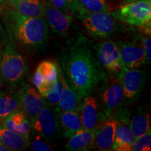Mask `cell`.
Returning a JSON list of instances; mask_svg holds the SVG:
<instances>
[{"label":"cell","mask_w":151,"mask_h":151,"mask_svg":"<svg viewBox=\"0 0 151 151\" xmlns=\"http://www.w3.org/2000/svg\"><path fill=\"white\" fill-rule=\"evenodd\" d=\"M92 50L88 38L78 32L69 41L62 59V73L81 99L91 95L106 73Z\"/></svg>","instance_id":"1"},{"label":"cell","mask_w":151,"mask_h":151,"mask_svg":"<svg viewBox=\"0 0 151 151\" xmlns=\"http://www.w3.org/2000/svg\"><path fill=\"white\" fill-rule=\"evenodd\" d=\"M2 20L6 33L15 41L27 48H41L48 39V25L45 17L24 16L12 8L2 10Z\"/></svg>","instance_id":"2"},{"label":"cell","mask_w":151,"mask_h":151,"mask_svg":"<svg viewBox=\"0 0 151 151\" xmlns=\"http://www.w3.org/2000/svg\"><path fill=\"white\" fill-rule=\"evenodd\" d=\"M28 71V66L18 52L16 41L7 34L6 43L0 57V83L14 88L23 82Z\"/></svg>","instance_id":"3"},{"label":"cell","mask_w":151,"mask_h":151,"mask_svg":"<svg viewBox=\"0 0 151 151\" xmlns=\"http://www.w3.org/2000/svg\"><path fill=\"white\" fill-rule=\"evenodd\" d=\"M99 87L100 104L104 113L106 118L113 117L125 105L121 84L116 76L106 73Z\"/></svg>","instance_id":"4"},{"label":"cell","mask_w":151,"mask_h":151,"mask_svg":"<svg viewBox=\"0 0 151 151\" xmlns=\"http://www.w3.org/2000/svg\"><path fill=\"white\" fill-rule=\"evenodd\" d=\"M111 14L116 20L141 27L151 21V0L124 4Z\"/></svg>","instance_id":"5"},{"label":"cell","mask_w":151,"mask_h":151,"mask_svg":"<svg viewBox=\"0 0 151 151\" xmlns=\"http://www.w3.org/2000/svg\"><path fill=\"white\" fill-rule=\"evenodd\" d=\"M90 37L95 39H107L118 29L116 20L111 13L99 12L85 14L78 18Z\"/></svg>","instance_id":"6"},{"label":"cell","mask_w":151,"mask_h":151,"mask_svg":"<svg viewBox=\"0 0 151 151\" xmlns=\"http://www.w3.org/2000/svg\"><path fill=\"white\" fill-rule=\"evenodd\" d=\"M116 76L123 90L125 105L136 102L140 97L146 83V71L139 69L123 67Z\"/></svg>","instance_id":"7"},{"label":"cell","mask_w":151,"mask_h":151,"mask_svg":"<svg viewBox=\"0 0 151 151\" xmlns=\"http://www.w3.org/2000/svg\"><path fill=\"white\" fill-rule=\"evenodd\" d=\"M98 62L105 72L115 76L122 69L120 51L117 43L112 41H106L92 46Z\"/></svg>","instance_id":"8"},{"label":"cell","mask_w":151,"mask_h":151,"mask_svg":"<svg viewBox=\"0 0 151 151\" xmlns=\"http://www.w3.org/2000/svg\"><path fill=\"white\" fill-rule=\"evenodd\" d=\"M32 129L47 140L53 142L60 132L58 114L46 102L31 124Z\"/></svg>","instance_id":"9"},{"label":"cell","mask_w":151,"mask_h":151,"mask_svg":"<svg viewBox=\"0 0 151 151\" xmlns=\"http://www.w3.org/2000/svg\"><path fill=\"white\" fill-rule=\"evenodd\" d=\"M45 18L48 27L53 32L63 37H69L77 27L73 17L52 6L48 0H43Z\"/></svg>","instance_id":"10"},{"label":"cell","mask_w":151,"mask_h":151,"mask_svg":"<svg viewBox=\"0 0 151 151\" xmlns=\"http://www.w3.org/2000/svg\"><path fill=\"white\" fill-rule=\"evenodd\" d=\"M18 96L20 110L25 113L32 124L46 101L37 88L29 84L23 85L18 92Z\"/></svg>","instance_id":"11"},{"label":"cell","mask_w":151,"mask_h":151,"mask_svg":"<svg viewBox=\"0 0 151 151\" xmlns=\"http://www.w3.org/2000/svg\"><path fill=\"white\" fill-rule=\"evenodd\" d=\"M79 113L83 129L97 131L106 119L101 104L92 95L84 97L81 101Z\"/></svg>","instance_id":"12"},{"label":"cell","mask_w":151,"mask_h":151,"mask_svg":"<svg viewBox=\"0 0 151 151\" xmlns=\"http://www.w3.org/2000/svg\"><path fill=\"white\" fill-rule=\"evenodd\" d=\"M60 69L55 62L45 60L39 64L34 73L32 82L34 86L44 95L59 78Z\"/></svg>","instance_id":"13"},{"label":"cell","mask_w":151,"mask_h":151,"mask_svg":"<svg viewBox=\"0 0 151 151\" xmlns=\"http://www.w3.org/2000/svg\"><path fill=\"white\" fill-rule=\"evenodd\" d=\"M122 67L127 69H140L146 64V58L141 43L119 41L117 43Z\"/></svg>","instance_id":"14"},{"label":"cell","mask_w":151,"mask_h":151,"mask_svg":"<svg viewBox=\"0 0 151 151\" xmlns=\"http://www.w3.org/2000/svg\"><path fill=\"white\" fill-rule=\"evenodd\" d=\"M118 120L109 117L99 126L96 131L94 146L101 151L113 150Z\"/></svg>","instance_id":"15"},{"label":"cell","mask_w":151,"mask_h":151,"mask_svg":"<svg viewBox=\"0 0 151 151\" xmlns=\"http://www.w3.org/2000/svg\"><path fill=\"white\" fill-rule=\"evenodd\" d=\"M59 78L62 83V94L59 103L55 108V111L57 113L67 111L79 112L82 99L68 83L62 70L60 71Z\"/></svg>","instance_id":"16"},{"label":"cell","mask_w":151,"mask_h":151,"mask_svg":"<svg viewBox=\"0 0 151 151\" xmlns=\"http://www.w3.org/2000/svg\"><path fill=\"white\" fill-rule=\"evenodd\" d=\"M57 114L60 128V133L65 139H69L78 131L83 129L78 111H61L58 112Z\"/></svg>","instance_id":"17"},{"label":"cell","mask_w":151,"mask_h":151,"mask_svg":"<svg viewBox=\"0 0 151 151\" xmlns=\"http://www.w3.org/2000/svg\"><path fill=\"white\" fill-rule=\"evenodd\" d=\"M111 13V9L106 0H73L70 13L78 18L92 13Z\"/></svg>","instance_id":"18"},{"label":"cell","mask_w":151,"mask_h":151,"mask_svg":"<svg viewBox=\"0 0 151 151\" xmlns=\"http://www.w3.org/2000/svg\"><path fill=\"white\" fill-rule=\"evenodd\" d=\"M1 127L18 133L26 139H29L32 129L29 119L22 110L17 111L4 118L1 120Z\"/></svg>","instance_id":"19"},{"label":"cell","mask_w":151,"mask_h":151,"mask_svg":"<svg viewBox=\"0 0 151 151\" xmlns=\"http://www.w3.org/2000/svg\"><path fill=\"white\" fill-rule=\"evenodd\" d=\"M96 131L83 129L68 139L65 148L69 151H88L95 148Z\"/></svg>","instance_id":"20"},{"label":"cell","mask_w":151,"mask_h":151,"mask_svg":"<svg viewBox=\"0 0 151 151\" xmlns=\"http://www.w3.org/2000/svg\"><path fill=\"white\" fill-rule=\"evenodd\" d=\"M11 8L29 17H45L43 0H5Z\"/></svg>","instance_id":"21"},{"label":"cell","mask_w":151,"mask_h":151,"mask_svg":"<svg viewBox=\"0 0 151 151\" xmlns=\"http://www.w3.org/2000/svg\"><path fill=\"white\" fill-rule=\"evenodd\" d=\"M135 139L129 124L118 121L113 150L131 151V147Z\"/></svg>","instance_id":"22"},{"label":"cell","mask_w":151,"mask_h":151,"mask_svg":"<svg viewBox=\"0 0 151 151\" xmlns=\"http://www.w3.org/2000/svg\"><path fill=\"white\" fill-rule=\"evenodd\" d=\"M129 126L136 138L142 137L150 129V116L141 108H137L129 118Z\"/></svg>","instance_id":"23"},{"label":"cell","mask_w":151,"mask_h":151,"mask_svg":"<svg viewBox=\"0 0 151 151\" xmlns=\"http://www.w3.org/2000/svg\"><path fill=\"white\" fill-rule=\"evenodd\" d=\"M20 110L18 92L0 88V120L11 113Z\"/></svg>","instance_id":"24"},{"label":"cell","mask_w":151,"mask_h":151,"mask_svg":"<svg viewBox=\"0 0 151 151\" xmlns=\"http://www.w3.org/2000/svg\"><path fill=\"white\" fill-rule=\"evenodd\" d=\"M0 141L9 150H24L29 146V139L2 127L0 128Z\"/></svg>","instance_id":"25"},{"label":"cell","mask_w":151,"mask_h":151,"mask_svg":"<svg viewBox=\"0 0 151 151\" xmlns=\"http://www.w3.org/2000/svg\"><path fill=\"white\" fill-rule=\"evenodd\" d=\"M29 146L32 150L35 151H52L54 150L55 147L52 142L47 140L42 136L31 129L29 135Z\"/></svg>","instance_id":"26"},{"label":"cell","mask_w":151,"mask_h":151,"mask_svg":"<svg viewBox=\"0 0 151 151\" xmlns=\"http://www.w3.org/2000/svg\"><path fill=\"white\" fill-rule=\"evenodd\" d=\"M62 94V83L60 78L54 83L50 89L43 96L45 101L52 108L57 106Z\"/></svg>","instance_id":"27"},{"label":"cell","mask_w":151,"mask_h":151,"mask_svg":"<svg viewBox=\"0 0 151 151\" xmlns=\"http://www.w3.org/2000/svg\"><path fill=\"white\" fill-rule=\"evenodd\" d=\"M151 150V130L142 137L136 138L131 151H150Z\"/></svg>","instance_id":"28"},{"label":"cell","mask_w":151,"mask_h":151,"mask_svg":"<svg viewBox=\"0 0 151 151\" xmlns=\"http://www.w3.org/2000/svg\"><path fill=\"white\" fill-rule=\"evenodd\" d=\"M141 44L144 50L146 58V64L150 65L151 61V38L150 35H141L140 37Z\"/></svg>","instance_id":"29"},{"label":"cell","mask_w":151,"mask_h":151,"mask_svg":"<svg viewBox=\"0 0 151 151\" xmlns=\"http://www.w3.org/2000/svg\"><path fill=\"white\" fill-rule=\"evenodd\" d=\"M52 6L62 12L69 14L73 0H48Z\"/></svg>","instance_id":"30"},{"label":"cell","mask_w":151,"mask_h":151,"mask_svg":"<svg viewBox=\"0 0 151 151\" xmlns=\"http://www.w3.org/2000/svg\"><path fill=\"white\" fill-rule=\"evenodd\" d=\"M7 41V36L5 35L2 27L0 24V57L2 53L4 48L5 44Z\"/></svg>","instance_id":"31"},{"label":"cell","mask_w":151,"mask_h":151,"mask_svg":"<svg viewBox=\"0 0 151 151\" xmlns=\"http://www.w3.org/2000/svg\"><path fill=\"white\" fill-rule=\"evenodd\" d=\"M0 151H10L9 149L0 141Z\"/></svg>","instance_id":"32"},{"label":"cell","mask_w":151,"mask_h":151,"mask_svg":"<svg viewBox=\"0 0 151 151\" xmlns=\"http://www.w3.org/2000/svg\"><path fill=\"white\" fill-rule=\"evenodd\" d=\"M135 0H122V4H124L132 2V1H134Z\"/></svg>","instance_id":"33"},{"label":"cell","mask_w":151,"mask_h":151,"mask_svg":"<svg viewBox=\"0 0 151 151\" xmlns=\"http://www.w3.org/2000/svg\"><path fill=\"white\" fill-rule=\"evenodd\" d=\"M5 4V0H0V4L4 6Z\"/></svg>","instance_id":"34"},{"label":"cell","mask_w":151,"mask_h":151,"mask_svg":"<svg viewBox=\"0 0 151 151\" xmlns=\"http://www.w3.org/2000/svg\"><path fill=\"white\" fill-rule=\"evenodd\" d=\"M3 7H4V6L0 4V14H1V12H2V10H3V9H4Z\"/></svg>","instance_id":"35"},{"label":"cell","mask_w":151,"mask_h":151,"mask_svg":"<svg viewBox=\"0 0 151 151\" xmlns=\"http://www.w3.org/2000/svg\"><path fill=\"white\" fill-rule=\"evenodd\" d=\"M1 127V120H0V128Z\"/></svg>","instance_id":"36"},{"label":"cell","mask_w":151,"mask_h":151,"mask_svg":"<svg viewBox=\"0 0 151 151\" xmlns=\"http://www.w3.org/2000/svg\"><path fill=\"white\" fill-rule=\"evenodd\" d=\"M135 1H137V0H135Z\"/></svg>","instance_id":"37"}]
</instances>
